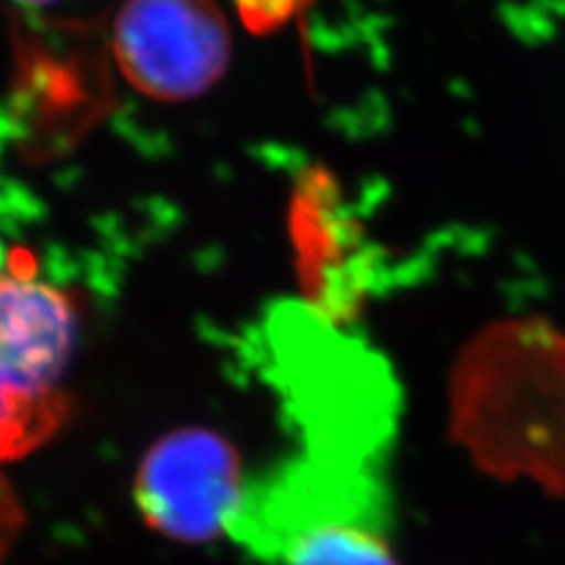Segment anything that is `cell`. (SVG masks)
I'll use <instances>...</instances> for the list:
<instances>
[{"mask_svg": "<svg viewBox=\"0 0 565 565\" xmlns=\"http://www.w3.org/2000/svg\"><path fill=\"white\" fill-rule=\"evenodd\" d=\"M450 415L476 467L565 492V332L540 318L488 326L455 363Z\"/></svg>", "mask_w": 565, "mask_h": 565, "instance_id": "1", "label": "cell"}, {"mask_svg": "<svg viewBox=\"0 0 565 565\" xmlns=\"http://www.w3.org/2000/svg\"><path fill=\"white\" fill-rule=\"evenodd\" d=\"M232 527L280 565H398L375 473L349 459L311 455L278 473Z\"/></svg>", "mask_w": 565, "mask_h": 565, "instance_id": "2", "label": "cell"}, {"mask_svg": "<svg viewBox=\"0 0 565 565\" xmlns=\"http://www.w3.org/2000/svg\"><path fill=\"white\" fill-rule=\"evenodd\" d=\"M245 494L236 448L207 429H182L156 440L135 476L141 516L177 542L215 540L234 525Z\"/></svg>", "mask_w": 565, "mask_h": 565, "instance_id": "3", "label": "cell"}, {"mask_svg": "<svg viewBox=\"0 0 565 565\" xmlns=\"http://www.w3.org/2000/svg\"><path fill=\"white\" fill-rule=\"evenodd\" d=\"M114 55L141 95L189 99L222 78L228 26L212 0H126L114 24Z\"/></svg>", "mask_w": 565, "mask_h": 565, "instance_id": "4", "label": "cell"}, {"mask_svg": "<svg viewBox=\"0 0 565 565\" xmlns=\"http://www.w3.org/2000/svg\"><path fill=\"white\" fill-rule=\"evenodd\" d=\"M62 415L57 382L0 344V459L41 446Z\"/></svg>", "mask_w": 565, "mask_h": 565, "instance_id": "5", "label": "cell"}, {"mask_svg": "<svg viewBox=\"0 0 565 565\" xmlns=\"http://www.w3.org/2000/svg\"><path fill=\"white\" fill-rule=\"evenodd\" d=\"M313 0H234L243 24L253 33H274L302 14Z\"/></svg>", "mask_w": 565, "mask_h": 565, "instance_id": "6", "label": "cell"}, {"mask_svg": "<svg viewBox=\"0 0 565 565\" xmlns=\"http://www.w3.org/2000/svg\"><path fill=\"white\" fill-rule=\"evenodd\" d=\"M29 3H43V0H29Z\"/></svg>", "mask_w": 565, "mask_h": 565, "instance_id": "7", "label": "cell"}]
</instances>
